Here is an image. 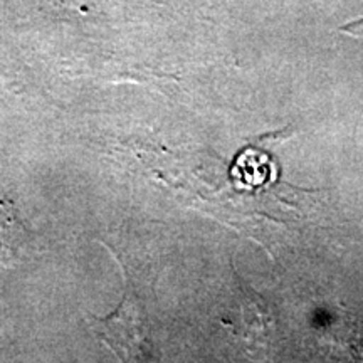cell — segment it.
<instances>
[{"mask_svg": "<svg viewBox=\"0 0 363 363\" xmlns=\"http://www.w3.org/2000/svg\"><path fill=\"white\" fill-rule=\"evenodd\" d=\"M126 289L120 306L106 318L91 316V328L123 363H150L153 358L148 318L123 274Z\"/></svg>", "mask_w": 363, "mask_h": 363, "instance_id": "6da1fadb", "label": "cell"}, {"mask_svg": "<svg viewBox=\"0 0 363 363\" xmlns=\"http://www.w3.org/2000/svg\"><path fill=\"white\" fill-rule=\"evenodd\" d=\"M33 234L11 201H0V269L21 264L30 247Z\"/></svg>", "mask_w": 363, "mask_h": 363, "instance_id": "7a4b0ae2", "label": "cell"}, {"mask_svg": "<svg viewBox=\"0 0 363 363\" xmlns=\"http://www.w3.org/2000/svg\"><path fill=\"white\" fill-rule=\"evenodd\" d=\"M340 30L345 34L352 35V38H363V19L353 21L350 24H345L340 27Z\"/></svg>", "mask_w": 363, "mask_h": 363, "instance_id": "3957f363", "label": "cell"}]
</instances>
